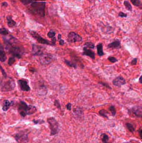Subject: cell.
Masks as SVG:
<instances>
[{
  "mask_svg": "<svg viewBox=\"0 0 142 143\" xmlns=\"http://www.w3.org/2000/svg\"><path fill=\"white\" fill-rule=\"evenodd\" d=\"M108 60L112 63H115L118 61V60L115 57H109L107 58Z\"/></svg>",
  "mask_w": 142,
  "mask_h": 143,
  "instance_id": "33",
  "label": "cell"
},
{
  "mask_svg": "<svg viewBox=\"0 0 142 143\" xmlns=\"http://www.w3.org/2000/svg\"><path fill=\"white\" fill-rule=\"evenodd\" d=\"M29 32L32 37L38 41V42H39V43L45 44H47L48 45L54 46V45L53 44L51 41H50L49 40H46V39H44V38L41 37L39 34L35 31H30Z\"/></svg>",
  "mask_w": 142,
  "mask_h": 143,
  "instance_id": "6",
  "label": "cell"
},
{
  "mask_svg": "<svg viewBox=\"0 0 142 143\" xmlns=\"http://www.w3.org/2000/svg\"><path fill=\"white\" fill-rule=\"evenodd\" d=\"M107 48L109 49H120L121 48V42L119 40H116L107 45Z\"/></svg>",
  "mask_w": 142,
  "mask_h": 143,
  "instance_id": "15",
  "label": "cell"
},
{
  "mask_svg": "<svg viewBox=\"0 0 142 143\" xmlns=\"http://www.w3.org/2000/svg\"><path fill=\"white\" fill-rule=\"evenodd\" d=\"M97 50L98 55L100 57H101L104 55V53L103 50V44L102 43H99L97 45Z\"/></svg>",
  "mask_w": 142,
  "mask_h": 143,
  "instance_id": "19",
  "label": "cell"
},
{
  "mask_svg": "<svg viewBox=\"0 0 142 143\" xmlns=\"http://www.w3.org/2000/svg\"><path fill=\"white\" fill-rule=\"evenodd\" d=\"M73 112L75 115H77L78 116L81 117L82 116V115H83V110L80 108H74L73 109Z\"/></svg>",
  "mask_w": 142,
  "mask_h": 143,
  "instance_id": "21",
  "label": "cell"
},
{
  "mask_svg": "<svg viewBox=\"0 0 142 143\" xmlns=\"http://www.w3.org/2000/svg\"><path fill=\"white\" fill-rule=\"evenodd\" d=\"M10 103L9 101L8 100H5L3 101V110L4 111H7L10 108Z\"/></svg>",
  "mask_w": 142,
  "mask_h": 143,
  "instance_id": "20",
  "label": "cell"
},
{
  "mask_svg": "<svg viewBox=\"0 0 142 143\" xmlns=\"http://www.w3.org/2000/svg\"><path fill=\"white\" fill-rule=\"evenodd\" d=\"M108 109L110 111V112L111 113L112 115L113 116H114L115 115H116V111L114 106H113V105L110 106L109 108Z\"/></svg>",
  "mask_w": 142,
  "mask_h": 143,
  "instance_id": "27",
  "label": "cell"
},
{
  "mask_svg": "<svg viewBox=\"0 0 142 143\" xmlns=\"http://www.w3.org/2000/svg\"><path fill=\"white\" fill-rule=\"evenodd\" d=\"M40 0H41V1H43V0H34L35 1H40Z\"/></svg>",
  "mask_w": 142,
  "mask_h": 143,
  "instance_id": "45",
  "label": "cell"
},
{
  "mask_svg": "<svg viewBox=\"0 0 142 143\" xmlns=\"http://www.w3.org/2000/svg\"><path fill=\"white\" fill-rule=\"evenodd\" d=\"M142 76H141V77H140L139 78V82L140 83H141V84L142 83Z\"/></svg>",
  "mask_w": 142,
  "mask_h": 143,
  "instance_id": "44",
  "label": "cell"
},
{
  "mask_svg": "<svg viewBox=\"0 0 142 143\" xmlns=\"http://www.w3.org/2000/svg\"><path fill=\"white\" fill-rule=\"evenodd\" d=\"M64 62L67 65L71 67H73L75 69L77 68V63L74 61H70L66 59L64 60Z\"/></svg>",
  "mask_w": 142,
  "mask_h": 143,
  "instance_id": "18",
  "label": "cell"
},
{
  "mask_svg": "<svg viewBox=\"0 0 142 143\" xmlns=\"http://www.w3.org/2000/svg\"><path fill=\"white\" fill-rule=\"evenodd\" d=\"M61 37H62V35L61 34H59L58 36V40H60L61 39Z\"/></svg>",
  "mask_w": 142,
  "mask_h": 143,
  "instance_id": "43",
  "label": "cell"
},
{
  "mask_svg": "<svg viewBox=\"0 0 142 143\" xmlns=\"http://www.w3.org/2000/svg\"><path fill=\"white\" fill-rule=\"evenodd\" d=\"M15 43L11 44H6V50L10 54L18 59L22 57L24 53L23 49L19 46H16Z\"/></svg>",
  "mask_w": 142,
  "mask_h": 143,
  "instance_id": "3",
  "label": "cell"
},
{
  "mask_svg": "<svg viewBox=\"0 0 142 143\" xmlns=\"http://www.w3.org/2000/svg\"><path fill=\"white\" fill-rule=\"evenodd\" d=\"M47 121L49 124L51 136H53L57 134L59 131V124L58 121L53 117L48 118Z\"/></svg>",
  "mask_w": 142,
  "mask_h": 143,
  "instance_id": "5",
  "label": "cell"
},
{
  "mask_svg": "<svg viewBox=\"0 0 142 143\" xmlns=\"http://www.w3.org/2000/svg\"><path fill=\"white\" fill-rule=\"evenodd\" d=\"M6 19L7 21L8 25L9 27L12 28L16 25V22L13 20L11 16H8L6 17Z\"/></svg>",
  "mask_w": 142,
  "mask_h": 143,
  "instance_id": "17",
  "label": "cell"
},
{
  "mask_svg": "<svg viewBox=\"0 0 142 143\" xmlns=\"http://www.w3.org/2000/svg\"><path fill=\"white\" fill-rule=\"evenodd\" d=\"M126 125L128 129L131 132L133 133V132L135 131V127H134V126H133V124H131V123H127L126 124Z\"/></svg>",
  "mask_w": 142,
  "mask_h": 143,
  "instance_id": "26",
  "label": "cell"
},
{
  "mask_svg": "<svg viewBox=\"0 0 142 143\" xmlns=\"http://www.w3.org/2000/svg\"><path fill=\"white\" fill-rule=\"evenodd\" d=\"M8 6V3L7 2H4L1 3V6L2 7H7Z\"/></svg>",
  "mask_w": 142,
  "mask_h": 143,
  "instance_id": "42",
  "label": "cell"
},
{
  "mask_svg": "<svg viewBox=\"0 0 142 143\" xmlns=\"http://www.w3.org/2000/svg\"><path fill=\"white\" fill-rule=\"evenodd\" d=\"M123 4L125 6V8L127 10L129 11H132V6L131 5V3H130L128 0H125L123 2Z\"/></svg>",
  "mask_w": 142,
  "mask_h": 143,
  "instance_id": "22",
  "label": "cell"
},
{
  "mask_svg": "<svg viewBox=\"0 0 142 143\" xmlns=\"http://www.w3.org/2000/svg\"><path fill=\"white\" fill-rule=\"evenodd\" d=\"M28 9L32 13L40 17H44L45 16V2L34 1L28 5Z\"/></svg>",
  "mask_w": 142,
  "mask_h": 143,
  "instance_id": "1",
  "label": "cell"
},
{
  "mask_svg": "<svg viewBox=\"0 0 142 143\" xmlns=\"http://www.w3.org/2000/svg\"><path fill=\"white\" fill-rule=\"evenodd\" d=\"M133 6L137 7L142 6V2L140 0H130Z\"/></svg>",
  "mask_w": 142,
  "mask_h": 143,
  "instance_id": "24",
  "label": "cell"
},
{
  "mask_svg": "<svg viewBox=\"0 0 142 143\" xmlns=\"http://www.w3.org/2000/svg\"><path fill=\"white\" fill-rule=\"evenodd\" d=\"M6 56L4 50L3 45L0 43V61L2 62H4L6 60Z\"/></svg>",
  "mask_w": 142,
  "mask_h": 143,
  "instance_id": "16",
  "label": "cell"
},
{
  "mask_svg": "<svg viewBox=\"0 0 142 143\" xmlns=\"http://www.w3.org/2000/svg\"><path fill=\"white\" fill-rule=\"evenodd\" d=\"M54 105L57 108H61V104L60 103L59 101L58 100H55L54 102Z\"/></svg>",
  "mask_w": 142,
  "mask_h": 143,
  "instance_id": "36",
  "label": "cell"
},
{
  "mask_svg": "<svg viewBox=\"0 0 142 143\" xmlns=\"http://www.w3.org/2000/svg\"><path fill=\"white\" fill-rule=\"evenodd\" d=\"M18 84L21 91L28 92L31 90V88L29 87L26 81L23 80H20L18 81Z\"/></svg>",
  "mask_w": 142,
  "mask_h": 143,
  "instance_id": "13",
  "label": "cell"
},
{
  "mask_svg": "<svg viewBox=\"0 0 142 143\" xmlns=\"http://www.w3.org/2000/svg\"><path fill=\"white\" fill-rule=\"evenodd\" d=\"M24 5H28L33 2L35 1L34 0H19Z\"/></svg>",
  "mask_w": 142,
  "mask_h": 143,
  "instance_id": "30",
  "label": "cell"
},
{
  "mask_svg": "<svg viewBox=\"0 0 142 143\" xmlns=\"http://www.w3.org/2000/svg\"><path fill=\"white\" fill-rule=\"evenodd\" d=\"M129 115L132 116L141 118L142 116V108L141 106H135L128 110Z\"/></svg>",
  "mask_w": 142,
  "mask_h": 143,
  "instance_id": "7",
  "label": "cell"
},
{
  "mask_svg": "<svg viewBox=\"0 0 142 143\" xmlns=\"http://www.w3.org/2000/svg\"><path fill=\"white\" fill-rule=\"evenodd\" d=\"M128 16V15L126 13H125L123 12H120L118 14V16L119 17L121 18H126Z\"/></svg>",
  "mask_w": 142,
  "mask_h": 143,
  "instance_id": "35",
  "label": "cell"
},
{
  "mask_svg": "<svg viewBox=\"0 0 142 143\" xmlns=\"http://www.w3.org/2000/svg\"><path fill=\"white\" fill-rule=\"evenodd\" d=\"M102 141L103 143H109V136L106 133H103L101 135Z\"/></svg>",
  "mask_w": 142,
  "mask_h": 143,
  "instance_id": "23",
  "label": "cell"
},
{
  "mask_svg": "<svg viewBox=\"0 0 142 143\" xmlns=\"http://www.w3.org/2000/svg\"></svg>",
  "mask_w": 142,
  "mask_h": 143,
  "instance_id": "46",
  "label": "cell"
},
{
  "mask_svg": "<svg viewBox=\"0 0 142 143\" xmlns=\"http://www.w3.org/2000/svg\"><path fill=\"white\" fill-rule=\"evenodd\" d=\"M82 40V37L74 31L69 32L68 35L67 41L68 42L75 43L76 42L81 41Z\"/></svg>",
  "mask_w": 142,
  "mask_h": 143,
  "instance_id": "8",
  "label": "cell"
},
{
  "mask_svg": "<svg viewBox=\"0 0 142 143\" xmlns=\"http://www.w3.org/2000/svg\"><path fill=\"white\" fill-rule=\"evenodd\" d=\"M16 87L14 80L9 78L7 80L1 82L0 84V89L3 92H9L13 90Z\"/></svg>",
  "mask_w": 142,
  "mask_h": 143,
  "instance_id": "4",
  "label": "cell"
},
{
  "mask_svg": "<svg viewBox=\"0 0 142 143\" xmlns=\"http://www.w3.org/2000/svg\"><path fill=\"white\" fill-rule=\"evenodd\" d=\"M98 83L99 84H100V85H103V86H104L105 87H106V88H107V89H110V90H111L112 89L111 87L107 83H106V82H98Z\"/></svg>",
  "mask_w": 142,
  "mask_h": 143,
  "instance_id": "32",
  "label": "cell"
},
{
  "mask_svg": "<svg viewBox=\"0 0 142 143\" xmlns=\"http://www.w3.org/2000/svg\"><path fill=\"white\" fill-rule=\"evenodd\" d=\"M44 48L40 46L34 44L32 47V53L34 55L41 56L44 54Z\"/></svg>",
  "mask_w": 142,
  "mask_h": 143,
  "instance_id": "11",
  "label": "cell"
},
{
  "mask_svg": "<svg viewBox=\"0 0 142 143\" xmlns=\"http://www.w3.org/2000/svg\"><path fill=\"white\" fill-rule=\"evenodd\" d=\"M15 138L19 143H26L28 141V134L25 133H18L15 136Z\"/></svg>",
  "mask_w": 142,
  "mask_h": 143,
  "instance_id": "10",
  "label": "cell"
},
{
  "mask_svg": "<svg viewBox=\"0 0 142 143\" xmlns=\"http://www.w3.org/2000/svg\"><path fill=\"white\" fill-rule=\"evenodd\" d=\"M55 34H56V32L53 30H51V31L48 32V33L47 34V36L49 38L51 39V38L55 37Z\"/></svg>",
  "mask_w": 142,
  "mask_h": 143,
  "instance_id": "31",
  "label": "cell"
},
{
  "mask_svg": "<svg viewBox=\"0 0 142 143\" xmlns=\"http://www.w3.org/2000/svg\"><path fill=\"white\" fill-rule=\"evenodd\" d=\"M36 107L31 105H28L23 101H20L18 107V111L20 115L25 117L26 115H30L36 112Z\"/></svg>",
  "mask_w": 142,
  "mask_h": 143,
  "instance_id": "2",
  "label": "cell"
},
{
  "mask_svg": "<svg viewBox=\"0 0 142 143\" xmlns=\"http://www.w3.org/2000/svg\"></svg>",
  "mask_w": 142,
  "mask_h": 143,
  "instance_id": "47",
  "label": "cell"
},
{
  "mask_svg": "<svg viewBox=\"0 0 142 143\" xmlns=\"http://www.w3.org/2000/svg\"><path fill=\"white\" fill-rule=\"evenodd\" d=\"M66 107L68 111H71L72 108V105L70 102H68V103L66 105Z\"/></svg>",
  "mask_w": 142,
  "mask_h": 143,
  "instance_id": "39",
  "label": "cell"
},
{
  "mask_svg": "<svg viewBox=\"0 0 142 143\" xmlns=\"http://www.w3.org/2000/svg\"><path fill=\"white\" fill-rule=\"evenodd\" d=\"M9 31L6 28H0V34L7 35L9 34Z\"/></svg>",
  "mask_w": 142,
  "mask_h": 143,
  "instance_id": "28",
  "label": "cell"
},
{
  "mask_svg": "<svg viewBox=\"0 0 142 143\" xmlns=\"http://www.w3.org/2000/svg\"><path fill=\"white\" fill-rule=\"evenodd\" d=\"M84 45L86 46L87 47H89V48H90V49H93L95 47L94 44H93L92 42H86L85 43Z\"/></svg>",
  "mask_w": 142,
  "mask_h": 143,
  "instance_id": "29",
  "label": "cell"
},
{
  "mask_svg": "<svg viewBox=\"0 0 142 143\" xmlns=\"http://www.w3.org/2000/svg\"><path fill=\"white\" fill-rule=\"evenodd\" d=\"M99 114L103 117L108 118L107 115L108 114V112L105 109L100 110V111H99Z\"/></svg>",
  "mask_w": 142,
  "mask_h": 143,
  "instance_id": "25",
  "label": "cell"
},
{
  "mask_svg": "<svg viewBox=\"0 0 142 143\" xmlns=\"http://www.w3.org/2000/svg\"><path fill=\"white\" fill-rule=\"evenodd\" d=\"M83 50V52L82 54V55L88 56L93 60L95 59L96 54L94 51H92L91 50L87 48V47H84Z\"/></svg>",
  "mask_w": 142,
  "mask_h": 143,
  "instance_id": "14",
  "label": "cell"
},
{
  "mask_svg": "<svg viewBox=\"0 0 142 143\" xmlns=\"http://www.w3.org/2000/svg\"><path fill=\"white\" fill-rule=\"evenodd\" d=\"M0 70H1L2 73L3 74V76L5 78L7 77V74L6 73V72L3 69V67H2L0 65Z\"/></svg>",
  "mask_w": 142,
  "mask_h": 143,
  "instance_id": "37",
  "label": "cell"
},
{
  "mask_svg": "<svg viewBox=\"0 0 142 143\" xmlns=\"http://www.w3.org/2000/svg\"><path fill=\"white\" fill-rule=\"evenodd\" d=\"M137 61H138V60H137V58H134L131 61V65H136L137 63Z\"/></svg>",
  "mask_w": 142,
  "mask_h": 143,
  "instance_id": "38",
  "label": "cell"
},
{
  "mask_svg": "<svg viewBox=\"0 0 142 143\" xmlns=\"http://www.w3.org/2000/svg\"><path fill=\"white\" fill-rule=\"evenodd\" d=\"M59 43L60 45L61 46H63L65 44V41L63 40H62V39L59 40Z\"/></svg>",
  "mask_w": 142,
  "mask_h": 143,
  "instance_id": "41",
  "label": "cell"
},
{
  "mask_svg": "<svg viewBox=\"0 0 142 143\" xmlns=\"http://www.w3.org/2000/svg\"><path fill=\"white\" fill-rule=\"evenodd\" d=\"M56 41V39L55 37H54L53 38H51V42H52L53 44L54 45H55Z\"/></svg>",
  "mask_w": 142,
  "mask_h": 143,
  "instance_id": "40",
  "label": "cell"
},
{
  "mask_svg": "<svg viewBox=\"0 0 142 143\" xmlns=\"http://www.w3.org/2000/svg\"><path fill=\"white\" fill-rule=\"evenodd\" d=\"M126 83V80L122 76H118L115 78L113 81V85L118 87H120Z\"/></svg>",
  "mask_w": 142,
  "mask_h": 143,
  "instance_id": "12",
  "label": "cell"
},
{
  "mask_svg": "<svg viewBox=\"0 0 142 143\" xmlns=\"http://www.w3.org/2000/svg\"><path fill=\"white\" fill-rule=\"evenodd\" d=\"M16 61V60L14 57H11L9 59V61H8V64L10 66H11L13 63H14L15 61Z\"/></svg>",
  "mask_w": 142,
  "mask_h": 143,
  "instance_id": "34",
  "label": "cell"
},
{
  "mask_svg": "<svg viewBox=\"0 0 142 143\" xmlns=\"http://www.w3.org/2000/svg\"><path fill=\"white\" fill-rule=\"evenodd\" d=\"M54 60L53 56L50 54H43L41 56L40 62L42 64H49Z\"/></svg>",
  "mask_w": 142,
  "mask_h": 143,
  "instance_id": "9",
  "label": "cell"
}]
</instances>
